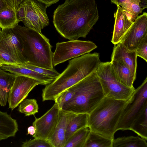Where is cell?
Listing matches in <instances>:
<instances>
[{
  "label": "cell",
  "mask_w": 147,
  "mask_h": 147,
  "mask_svg": "<svg viewBox=\"0 0 147 147\" xmlns=\"http://www.w3.org/2000/svg\"><path fill=\"white\" fill-rule=\"evenodd\" d=\"M99 17L95 0H65L55 10L53 22L63 37L77 40L86 37Z\"/></svg>",
  "instance_id": "obj_1"
},
{
  "label": "cell",
  "mask_w": 147,
  "mask_h": 147,
  "mask_svg": "<svg viewBox=\"0 0 147 147\" xmlns=\"http://www.w3.org/2000/svg\"><path fill=\"white\" fill-rule=\"evenodd\" d=\"M101 62L98 53H87L69 62L66 69L42 90L43 101L55 100L61 93L96 72Z\"/></svg>",
  "instance_id": "obj_2"
},
{
  "label": "cell",
  "mask_w": 147,
  "mask_h": 147,
  "mask_svg": "<svg viewBox=\"0 0 147 147\" xmlns=\"http://www.w3.org/2000/svg\"><path fill=\"white\" fill-rule=\"evenodd\" d=\"M13 28L22 40V54L26 64L54 69L53 53L49 39L42 33L25 26L18 24Z\"/></svg>",
  "instance_id": "obj_3"
},
{
  "label": "cell",
  "mask_w": 147,
  "mask_h": 147,
  "mask_svg": "<svg viewBox=\"0 0 147 147\" xmlns=\"http://www.w3.org/2000/svg\"><path fill=\"white\" fill-rule=\"evenodd\" d=\"M74 93L61 109L76 114H90L105 97L96 72L69 88Z\"/></svg>",
  "instance_id": "obj_4"
},
{
  "label": "cell",
  "mask_w": 147,
  "mask_h": 147,
  "mask_svg": "<svg viewBox=\"0 0 147 147\" xmlns=\"http://www.w3.org/2000/svg\"><path fill=\"white\" fill-rule=\"evenodd\" d=\"M127 101L105 97L88 114L87 126L92 131L113 140Z\"/></svg>",
  "instance_id": "obj_5"
},
{
  "label": "cell",
  "mask_w": 147,
  "mask_h": 147,
  "mask_svg": "<svg viewBox=\"0 0 147 147\" xmlns=\"http://www.w3.org/2000/svg\"><path fill=\"white\" fill-rule=\"evenodd\" d=\"M96 72L105 97L127 101L135 89L127 87L117 79L111 62H101Z\"/></svg>",
  "instance_id": "obj_6"
},
{
  "label": "cell",
  "mask_w": 147,
  "mask_h": 147,
  "mask_svg": "<svg viewBox=\"0 0 147 147\" xmlns=\"http://www.w3.org/2000/svg\"><path fill=\"white\" fill-rule=\"evenodd\" d=\"M147 108V77L135 89L127 101L118 123L116 131L130 130L134 121Z\"/></svg>",
  "instance_id": "obj_7"
},
{
  "label": "cell",
  "mask_w": 147,
  "mask_h": 147,
  "mask_svg": "<svg viewBox=\"0 0 147 147\" xmlns=\"http://www.w3.org/2000/svg\"><path fill=\"white\" fill-rule=\"evenodd\" d=\"M47 7L38 0H25L17 9L18 20L25 26L42 33V29L49 24Z\"/></svg>",
  "instance_id": "obj_8"
},
{
  "label": "cell",
  "mask_w": 147,
  "mask_h": 147,
  "mask_svg": "<svg viewBox=\"0 0 147 147\" xmlns=\"http://www.w3.org/2000/svg\"><path fill=\"white\" fill-rule=\"evenodd\" d=\"M92 42L77 40L58 42L53 53L52 63L54 66L71 59L90 53L97 48Z\"/></svg>",
  "instance_id": "obj_9"
},
{
  "label": "cell",
  "mask_w": 147,
  "mask_h": 147,
  "mask_svg": "<svg viewBox=\"0 0 147 147\" xmlns=\"http://www.w3.org/2000/svg\"><path fill=\"white\" fill-rule=\"evenodd\" d=\"M39 84H40L39 82L34 79L24 76H16L9 93L7 101L9 108L13 111Z\"/></svg>",
  "instance_id": "obj_10"
},
{
  "label": "cell",
  "mask_w": 147,
  "mask_h": 147,
  "mask_svg": "<svg viewBox=\"0 0 147 147\" xmlns=\"http://www.w3.org/2000/svg\"><path fill=\"white\" fill-rule=\"evenodd\" d=\"M60 109L55 102L51 108L39 118H35L32 123L35 133L32 137L48 140L53 134L56 126Z\"/></svg>",
  "instance_id": "obj_11"
},
{
  "label": "cell",
  "mask_w": 147,
  "mask_h": 147,
  "mask_svg": "<svg viewBox=\"0 0 147 147\" xmlns=\"http://www.w3.org/2000/svg\"><path fill=\"white\" fill-rule=\"evenodd\" d=\"M147 35V13L138 16L130 26L120 43L131 50H136L139 44Z\"/></svg>",
  "instance_id": "obj_12"
},
{
  "label": "cell",
  "mask_w": 147,
  "mask_h": 147,
  "mask_svg": "<svg viewBox=\"0 0 147 147\" xmlns=\"http://www.w3.org/2000/svg\"><path fill=\"white\" fill-rule=\"evenodd\" d=\"M77 114L60 109L58 121L54 132L48 140L52 147H64L68 125Z\"/></svg>",
  "instance_id": "obj_13"
},
{
  "label": "cell",
  "mask_w": 147,
  "mask_h": 147,
  "mask_svg": "<svg viewBox=\"0 0 147 147\" xmlns=\"http://www.w3.org/2000/svg\"><path fill=\"white\" fill-rule=\"evenodd\" d=\"M114 14L115 22L111 42L116 45L120 42L133 23L129 14L119 5Z\"/></svg>",
  "instance_id": "obj_14"
},
{
  "label": "cell",
  "mask_w": 147,
  "mask_h": 147,
  "mask_svg": "<svg viewBox=\"0 0 147 147\" xmlns=\"http://www.w3.org/2000/svg\"><path fill=\"white\" fill-rule=\"evenodd\" d=\"M0 36L7 47L13 53L19 65H25L27 62L22 54V40L13 28L2 29Z\"/></svg>",
  "instance_id": "obj_15"
},
{
  "label": "cell",
  "mask_w": 147,
  "mask_h": 147,
  "mask_svg": "<svg viewBox=\"0 0 147 147\" xmlns=\"http://www.w3.org/2000/svg\"><path fill=\"white\" fill-rule=\"evenodd\" d=\"M137 55L136 50H129L119 42L115 45L111 60L120 61L125 65L136 77Z\"/></svg>",
  "instance_id": "obj_16"
},
{
  "label": "cell",
  "mask_w": 147,
  "mask_h": 147,
  "mask_svg": "<svg viewBox=\"0 0 147 147\" xmlns=\"http://www.w3.org/2000/svg\"><path fill=\"white\" fill-rule=\"evenodd\" d=\"M0 68L16 76H26L36 80L42 85L48 84L55 79L24 67L22 65H2Z\"/></svg>",
  "instance_id": "obj_17"
},
{
  "label": "cell",
  "mask_w": 147,
  "mask_h": 147,
  "mask_svg": "<svg viewBox=\"0 0 147 147\" xmlns=\"http://www.w3.org/2000/svg\"><path fill=\"white\" fill-rule=\"evenodd\" d=\"M111 65L118 81L125 86L134 88L133 84L136 79L130 69L122 62L111 60Z\"/></svg>",
  "instance_id": "obj_18"
},
{
  "label": "cell",
  "mask_w": 147,
  "mask_h": 147,
  "mask_svg": "<svg viewBox=\"0 0 147 147\" xmlns=\"http://www.w3.org/2000/svg\"><path fill=\"white\" fill-rule=\"evenodd\" d=\"M18 127L16 119L7 113L0 111V141L15 136Z\"/></svg>",
  "instance_id": "obj_19"
},
{
  "label": "cell",
  "mask_w": 147,
  "mask_h": 147,
  "mask_svg": "<svg viewBox=\"0 0 147 147\" xmlns=\"http://www.w3.org/2000/svg\"><path fill=\"white\" fill-rule=\"evenodd\" d=\"M19 22L16 9L7 7L0 10V27L2 29L13 28Z\"/></svg>",
  "instance_id": "obj_20"
},
{
  "label": "cell",
  "mask_w": 147,
  "mask_h": 147,
  "mask_svg": "<svg viewBox=\"0 0 147 147\" xmlns=\"http://www.w3.org/2000/svg\"><path fill=\"white\" fill-rule=\"evenodd\" d=\"M112 147H147V140L138 136L119 137L113 139Z\"/></svg>",
  "instance_id": "obj_21"
},
{
  "label": "cell",
  "mask_w": 147,
  "mask_h": 147,
  "mask_svg": "<svg viewBox=\"0 0 147 147\" xmlns=\"http://www.w3.org/2000/svg\"><path fill=\"white\" fill-rule=\"evenodd\" d=\"M88 114H77L69 123L65 133L66 142L75 132L87 126Z\"/></svg>",
  "instance_id": "obj_22"
},
{
  "label": "cell",
  "mask_w": 147,
  "mask_h": 147,
  "mask_svg": "<svg viewBox=\"0 0 147 147\" xmlns=\"http://www.w3.org/2000/svg\"><path fill=\"white\" fill-rule=\"evenodd\" d=\"M90 131L87 126L77 131L66 141L64 147H84Z\"/></svg>",
  "instance_id": "obj_23"
},
{
  "label": "cell",
  "mask_w": 147,
  "mask_h": 147,
  "mask_svg": "<svg viewBox=\"0 0 147 147\" xmlns=\"http://www.w3.org/2000/svg\"><path fill=\"white\" fill-rule=\"evenodd\" d=\"M113 140L90 131L84 147H112Z\"/></svg>",
  "instance_id": "obj_24"
},
{
  "label": "cell",
  "mask_w": 147,
  "mask_h": 147,
  "mask_svg": "<svg viewBox=\"0 0 147 147\" xmlns=\"http://www.w3.org/2000/svg\"><path fill=\"white\" fill-rule=\"evenodd\" d=\"M130 130L147 140V108L135 120Z\"/></svg>",
  "instance_id": "obj_25"
},
{
  "label": "cell",
  "mask_w": 147,
  "mask_h": 147,
  "mask_svg": "<svg viewBox=\"0 0 147 147\" xmlns=\"http://www.w3.org/2000/svg\"><path fill=\"white\" fill-rule=\"evenodd\" d=\"M142 0H126L119 5L128 13L134 21L145 8L140 5ZM147 1V0H144Z\"/></svg>",
  "instance_id": "obj_26"
},
{
  "label": "cell",
  "mask_w": 147,
  "mask_h": 147,
  "mask_svg": "<svg viewBox=\"0 0 147 147\" xmlns=\"http://www.w3.org/2000/svg\"><path fill=\"white\" fill-rule=\"evenodd\" d=\"M18 106L19 111L25 116L34 115L38 112V105L34 99H25Z\"/></svg>",
  "instance_id": "obj_27"
},
{
  "label": "cell",
  "mask_w": 147,
  "mask_h": 147,
  "mask_svg": "<svg viewBox=\"0 0 147 147\" xmlns=\"http://www.w3.org/2000/svg\"><path fill=\"white\" fill-rule=\"evenodd\" d=\"M16 77L0 68V92L9 93Z\"/></svg>",
  "instance_id": "obj_28"
},
{
  "label": "cell",
  "mask_w": 147,
  "mask_h": 147,
  "mask_svg": "<svg viewBox=\"0 0 147 147\" xmlns=\"http://www.w3.org/2000/svg\"><path fill=\"white\" fill-rule=\"evenodd\" d=\"M22 65L24 67L55 79L58 77L60 74L54 69H49L28 64Z\"/></svg>",
  "instance_id": "obj_29"
},
{
  "label": "cell",
  "mask_w": 147,
  "mask_h": 147,
  "mask_svg": "<svg viewBox=\"0 0 147 147\" xmlns=\"http://www.w3.org/2000/svg\"><path fill=\"white\" fill-rule=\"evenodd\" d=\"M74 93L69 88L61 93L55 100L60 109L63 105L69 101L73 97Z\"/></svg>",
  "instance_id": "obj_30"
},
{
  "label": "cell",
  "mask_w": 147,
  "mask_h": 147,
  "mask_svg": "<svg viewBox=\"0 0 147 147\" xmlns=\"http://www.w3.org/2000/svg\"><path fill=\"white\" fill-rule=\"evenodd\" d=\"M22 147H52L48 140L34 138L23 142Z\"/></svg>",
  "instance_id": "obj_31"
},
{
  "label": "cell",
  "mask_w": 147,
  "mask_h": 147,
  "mask_svg": "<svg viewBox=\"0 0 147 147\" xmlns=\"http://www.w3.org/2000/svg\"><path fill=\"white\" fill-rule=\"evenodd\" d=\"M137 57L147 62V35L141 41L136 50Z\"/></svg>",
  "instance_id": "obj_32"
},
{
  "label": "cell",
  "mask_w": 147,
  "mask_h": 147,
  "mask_svg": "<svg viewBox=\"0 0 147 147\" xmlns=\"http://www.w3.org/2000/svg\"><path fill=\"white\" fill-rule=\"evenodd\" d=\"M0 63L2 65H19L9 53L0 49Z\"/></svg>",
  "instance_id": "obj_33"
},
{
  "label": "cell",
  "mask_w": 147,
  "mask_h": 147,
  "mask_svg": "<svg viewBox=\"0 0 147 147\" xmlns=\"http://www.w3.org/2000/svg\"><path fill=\"white\" fill-rule=\"evenodd\" d=\"M45 4L47 7H49L53 4L55 3L59 0H38Z\"/></svg>",
  "instance_id": "obj_34"
},
{
  "label": "cell",
  "mask_w": 147,
  "mask_h": 147,
  "mask_svg": "<svg viewBox=\"0 0 147 147\" xmlns=\"http://www.w3.org/2000/svg\"><path fill=\"white\" fill-rule=\"evenodd\" d=\"M27 134H30L32 136L34 135L35 133V129L33 126H30L27 129Z\"/></svg>",
  "instance_id": "obj_35"
},
{
  "label": "cell",
  "mask_w": 147,
  "mask_h": 147,
  "mask_svg": "<svg viewBox=\"0 0 147 147\" xmlns=\"http://www.w3.org/2000/svg\"><path fill=\"white\" fill-rule=\"evenodd\" d=\"M9 7L16 9L15 7L13 0H3Z\"/></svg>",
  "instance_id": "obj_36"
},
{
  "label": "cell",
  "mask_w": 147,
  "mask_h": 147,
  "mask_svg": "<svg viewBox=\"0 0 147 147\" xmlns=\"http://www.w3.org/2000/svg\"><path fill=\"white\" fill-rule=\"evenodd\" d=\"M25 0H13L15 7L17 10L20 5Z\"/></svg>",
  "instance_id": "obj_37"
},
{
  "label": "cell",
  "mask_w": 147,
  "mask_h": 147,
  "mask_svg": "<svg viewBox=\"0 0 147 147\" xmlns=\"http://www.w3.org/2000/svg\"><path fill=\"white\" fill-rule=\"evenodd\" d=\"M111 3L115 4L117 6L123 3L126 0H110Z\"/></svg>",
  "instance_id": "obj_38"
},
{
  "label": "cell",
  "mask_w": 147,
  "mask_h": 147,
  "mask_svg": "<svg viewBox=\"0 0 147 147\" xmlns=\"http://www.w3.org/2000/svg\"><path fill=\"white\" fill-rule=\"evenodd\" d=\"M7 7L9 6L3 0H0V10L2 9Z\"/></svg>",
  "instance_id": "obj_39"
},
{
  "label": "cell",
  "mask_w": 147,
  "mask_h": 147,
  "mask_svg": "<svg viewBox=\"0 0 147 147\" xmlns=\"http://www.w3.org/2000/svg\"><path fill=\"white\" fill-rule=\"evenodd\" d=\"M1 31H2V29H1V28L0 27V34H1Z\"/></svg>",
  "instance_id": "obj_40"
},
{
  "label": "cell",
  "mask_w": 147,
  "mask_h": 147,
  "mask_svg": "<svg viewBox=\"0 0 147 147\" xmlns=\"http://www.w3.org/2000/svg\"><path fill=\"white\" fill-rule=\"evenodd\" d=\"M2 65L1 64V63H0V68H1V67L2 66Z\"/></svg>",
  "instance_id": "obj_41"
}]
</instances>
